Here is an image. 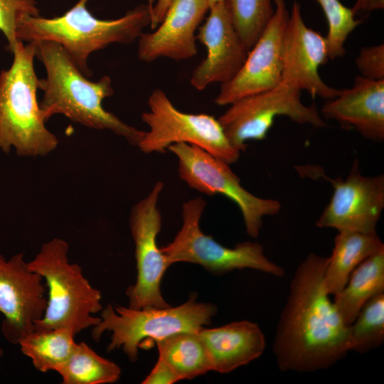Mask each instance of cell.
Masks as SVG:
<instances>
[{
	"instance_id": "obj_1",
	"label": "cell",
	"mask_w": 384,
	"mask_h": 384,
	"mask_svg": "<svg viewBox=\"0 0 384 384\" xmlns=\"http://www.w3.org/2000/svg\"><path fill=\"white\" fill-rule=\"evenodd\" d=\"M328 259L311 252L295 270L272 344L281 371L326 369L351 351L349 326L324 287Z\"/></svg>"
},
{
	"instance_id": "obj_2",
	"label": "cell",
	"mask_w": 384,
	"mask_h": 384,
	"mask_svg": "<svg viewBox=\"0 0 384 384\" xmlns=\"http://www.w3.org/2000/svg\"><path fill=\"white\" fill-rule=\"evenodd\" d=\"M34 43L36 58L46 73L45 78L39 79V89L43 91L39 107L46 122L54 114H63L85 127L110 130L129 144L138 145L145 132L126 124L103 108L104 99L114 94L109 76L90 81L59 43L50 41Z\"/></svg>"
},
{
	"instance_id": "obj_3",
	"label": "cell",
	"mask_w": 384,
	"mask_h": 384,
	"mask_svg": "<svg viewBox=\"0 0 384 384\" xmlns=\"http://www.w3.org/2000/svg\"><path fill=\"white\" fill-rule=\"evenodd\" d=\"M90 0H78L63 15L51 18L26 16L19 21L16 37L22 42L50 41L59 43L87 78L90 55L113 43L129 44L139 38L151 23L149 5L140 4L116 19H100L86 6Z\"/></svg>"
},
{
	"instance_id": "obj_4",
	"label": "cell",
	"mask_w": 384,
	"mask_h": 384,
	"mask_svg": "<svg viewBox=\"0 0 384 384\" xmlns=\"http://www.w3.org/2000/svg\"><path fill=\"white\" fill-rule=\"evenodd\" d=\"M11 53V66L0 73V149L9 153L14 148L21 156H45L58 139L46 127L37 101L36 44L18 41Z\"/></svg>"
},
{
	"instance_id": "obj_5",
	"label": "cell",
	"mask_w": 384,
	"mask_h": 384,
	"mask_svg": "<svg viewBox=\"0 0 384 384\" xmlns=\"http://www.w3.org/2000/svg\"><path fill=\"white\" fill-rule=\"evenodd\" d=\"M68 252L66 241L55 238L28 262L48 288L46 311L34 330L65 329L75 335L100 321L93 314L102 309L101 292L90 284L78 264L69 262Z\"/></svg>"
},
{
	"instance_id": "obj_6",
	"label": "cell",
	"mask_w": 384,
	"mask_h": 384,
	"mask_svg": "<svg viewBox=\"0 0 384 384\" xmlns=\"http://www.w3.org/2000/svg\"><path fill=\"white\" fill-rule=\"evenodd\" d=\"M192 295L177 306L134 309L107 305L102 308L100 322L92 327V338L99 341L105 331L112 333L107 351L122 349L134 362L139 348H146L149 341L154 343L181 331H198L210 324L217 307L210 303L197 302Z\"/></svg>"
},
{
	"instance_id": "obj_7",
	"label": "cell",
	"mask_w": 384,
	"mask_h": 384,
	"mask_svg": "<svg viewBox=\"0 0 384 384\" xmlns=\"http://www.w3.org/2000/svg\"><path fill=\"white\" fill-rule=\"evenodd\" d=\"M206 206V202L201 197L183 204L180 230L171 242L160 247L171 265L197 264L215 274L242 269H252L277 277L285 274L282 267L266 257L260 243L246 241L228 247L206 235L200 227Z\"/></svg>"
},
{
	"instance_id": "obj_8",
	"label": "cell",
	"mask_w": 384,
	"mask_h": 384,
	"mask_svg": "<svg viewBox=\"0 0 384 384\" xmlns=\"http://www.w3.org/2000/svg\"><path fill=\"white\" fill-rule=\"evenodd\" d=\"M149 111L142 120L149 130L137 146L145 153H164L178 143L195 145L228 164L236 162L240 151L225 136L218 119L207 114L178 110L164 90L154 89L148 99Z\"/></svg>"
},
{
	"instance_id": "obj_9",
	"label": "cell",
	"mask_w": 384,
	"mask_h": 384,
	"mask_svg": "<svg viewBox=\"0 0 384 384\" xmlns=\"http://www.w3.org/2000/svg\"><path fill=\"white\" fill-rule=\"evenodd\" d=\"M279 116L316 128L326 126L316 105H304L301 90L282 80L270 90L231 103L218 121L230 144L241 152L247 149V141L265 139Z\"/></svg>"
},
{
	"instance_id": "obj_10",
	"label": "cell",
	"mask_w": 384,
	"mask_h": 384,
	"mask_svg": "<svg viewBox=\"0 0 384 384\" xmlns=\"http://www.w3.org/2000/svg\"><path fill=\"white\" fill-rule=\"evenodd\" d=\"M167 150L176 156L179 177L190 188L208 196L221 194L238 206L250 237L259 235L264 217L279 212L277 200L260 198L247 191L229 164L201 148L178 143Z\"/></svg>"
},
{
	"instance_id": "obj_11",
	"label": "cell",
	"mask_w": 384,
	"mask_h": 384,
	"mask_svg": "<svg viewBox=\"0 0 384 384\" xmlns=\"http://www.w3.org/2000/svg\"><path fill=\"white\" fill-rule=\"evenodd\" d=\"M164 187L163 182H156L148 195L137 203L130 212L129 223L134 242L137 272L135 283L126 291L128 306L131 308L171 306L162 296L161 282L171 265L157 243L162 223L158 201Z\"/></svg>"
},
{
	"instance_id": "obj_12",
	"label": "cell",
	"mask_w": 384,
	"mask_h": 384,
	"mask_svg": "<svg viewBox=\"0 0 384 384\" xmlns=\"http://www.w3.org/2000/svg\"><path fill=\"white\" fill-rule=\"evenodd\" d=\"M274 14L264 31L249 50L238 74L221 84L215 98L224 106L249 95L270 90L282 82V46L289 12L284 0H273Z\"/></svg>"
},
{
	"instance_id": "obj_13",
	"label": "cell",
	"mask_w": 384,
	"mask_h": 384,
	"mask_svg": "<svg viewBox=\"0 0 384 384\" xmlns=\"http://www.w3.org/2000/svg\"><path fill=\"white\" fill-rule=\"evenodd\" d=\"M330 181L334 192L316 225L338 231L375 233L384 208V176H363L355 160L345 179Z\"/></svg>"
},
{
	"instance_id": "obj_14",
	"label": "cell",
	"mask_w": 384,
	"mask_h": 384,
	"mask_svg": "<svg viewBox=\"0 0 384 384\" xmlns=\"http://www.w3.org/2000/svg\"><path fill=\"white\" fill-rule=\"evenodd\" d=\"M42 281V277L29 268L22 252L9 260L0 254L1 332L9 342L18 344L43 316L47 299Z\"/></svg>"
},
{
	"instance_id": "obj_15",
	"label": "cell",
	"mask_w": 384,
	"mask_h": 384,
	"mask_svg": "<svg viewBox=\"0 0 384 384\" xmlns=\"http://www.w3.org/2000/svg\"><path fill=\"white\" fill-rule=\"evenodd\" d=\"M328 60L326 36L305 24L300 5L294 1L283 39L282 80L307 92L312 98L331 100L340 90L328 85L319 73Z\"/></svg>"
},
{
	"instance_id": "obj_16",
	"label": "cell",
	"mask_w": 384,
	"mask_h": 384,
	"mask_svg": "<svg viewBox=\"0 0 384 384\" xmlns=\"http://www.w3.org/2000/svg\"><path fill=\"white\" fill-rule=\"evenodd\" d=\"M209 16L199 28L196 40L207 55L193 70L191 85L203 90L215 82L231 80L243 65L248 51L238 34L223 0L209 8Z\"/></svg>"
},
{
	"instance_id": "obj_17",
	"label": "cell",
	"mask_w": 384,
	"mask_h": 384,
	"mask_svg": "<svg viewBox=\"0 0 384 384\" xmlns=\"http://www.w3.org/2000/svg\"><path fill=\"white\" fill-rule=\"evenodd\" d=\"M209 8L206 0H173L157 29L139 37V59L150 63L161 57L174 60L194 57L195 32Z\"/></svg>"
},
{
	"instance_id": "obj_18",
	"label": "cell",
	"mask_w": 384,
	"mask_h": 384,
	"mask_svg": "<svg viewBox=\"0 0 384 384\" xmlns=\"http://www.w3.org/2000/svg\"><path fill=\"white\" fill-rule=\"evenodd\" d=\"M326 119L353 127L366 139H384V80L356 76L351 87L340 90L321 107Z\"/></svg>"
},
{
	"instance_id": "obj_19",
	"label": "cell",
	"mask_w": 384,
	"mask_h": 384,
	"mask_svg": "<svg viewBox=\"0 0 384 384\" xmlns=\"http://www.w3.org/2000/svg\"><path fill=\"white\" fill-rule=\"evenodd\" d=\"M198 334L204 343L213 371L228 373L260 357L266 343L259 326L250 321L220 327H203Z\"/></svg>"
},
{
	"instance_id": "obj_20",
	"label": "cell",
	"mask_w": 384,
	"mask_h": 384,
	"mask_svg": "<svg viewBox=\"0 0 384 384\" xmlns=\"http://www.w3.org/2000/svg\"><path fill=\"white\" fill-rule=\"evenodd\" d=\"M383 250L384 244L376 232L338 231L324 272L323 282L326 292L329 295L338 294L362 262Z\"/></svg>"
},
{
	"instance_id": "obj_21",
	"label": "cell",
	"mask_w": 384,
	"mask_h": 384,
	"mask_svg": "<svg viewBox=\"0 0 384 384\" xmlns=\"http://www.w3.org/2000/svg\"><path fill=\"white\" fill-rule=\"evenodd\" d=\"M384 293V250L362 262L351 273L333 303L349 326L363 306L372 297Z\"/></svg>"
},
{
	"instance_id": "obj_22",
	"label": "cell",
	"mask_w": 384,
	"mask_h": 384,
	"mask_svg": "<svg viewBox=\"0 0 384 384\" xmlns=\"http://www.w3.org/2000/svg\"><path fill=\"white\" fill-rule=\"evenodd\" d=\"M159 357L179 380H191L213 370L208 350L198 331H181L156 341Z\"/></svg>"
},
{
	"instance_id": "obj_23",
	"label": "cell",
	"mask_w": 384,
	"mask_h": 384,
	"mask_svg": "<svg viewBox=\"0 0 384 384\" xmlns=\"http://www.w3.org/2000/svg\"><path fill=\"white\" fill-rule=\"evenodd\" d=\"M75 334L65 329L33 330L18 344L37 370L58 372L68 361L76 343Z\"/></svg>"
},
{
	"instance_id": "obj_24",
	"label": "cell",
	"mask_w": 384,
	"mask_h": 384,
	"mask_svg": "<svg viewBox=\"0 0 384 384\" xmlns=\"http://www.w3.org/2000/svg\"><path fill=\"white\" fill-rule=\"evenodd\" d=\"M57 373L63 384H106L119 379L121 368L82 341L76 343L68 361Z\"/></svg>"
},
{
	"instance_id": "obj_25",
	"label": "cell",
	"mask_w": 384,
	"mask_h": 384,
	"mask_svg": "<svg viewBox=\"0 0 384 384\" xmlns=\"http://www.w3.org/2000/svg\"><path fill=\"white\" fill-rule=\"evenodd\" d=\"M233 26L249 50L271 19L274 6L272 0H223Z\"/></svg>"
},
{
	"instance_id": "obj_26",
	"label": "cell",
	"mask_w": 384,
	"mask_h": 384,
	"mask_svg": "<svg viewBox=\"0 0 384 384\" xmlns=\"http://www.w3.org/2000/svg\"><path fill=\"white\" fill-rule=\"evenodd\" d=\"M351 351L366 353L384 341V293L370 299L349 325Z\"/></svg>"
},
{
	"instance_id": "obj_27",
	"label": "cell",
	"mask_w": 384,
	"mask_h": 384,
	"mask_svg": "<svg viewBox=\"0 0 384 384\" xmlns=\"http://www.w3.org/2000/svg\"><path fill=\"white\" fill-rule=\"evenodd\" d=\"M321 6L328 23L326 36L329 59L334 60L344 55V44L348 36L361 23L352 9L345 6L339 0H316Z\"/></svg>"
},
{
	"instance_id": "obj_28",
	"label": "cell",
	"mask_w": 384,
	"mask_h": 384,
	"mask_svg": "<svg viewBox=\"0 0 384 384\" xmlns=\"http://www.w3.org/2000/svg\"><path fill=\"white\" fill-rule=\"evenodd\" d=\"M36 0H0V31L7 41L10 52L18 41L16 29L21 19L26 16H40Z\"/></svg>"
},
{
	"instance_id": "obj_29",
	"label": "cell",
	"mask_w": 384,
	"mask_h": 384,
	"mask_svg": "<svg viewBox=\"0 0 384 384\" xmlns=\"http://www.w3.org/2000/svg\"><path fill=\"white\" fill-rule=\"evenodd\" d=\"M356 65L362 77L373 80H384V44L362 48L356 58Z\"/></svg>"
},
{
	"instance_id": "obj_30",
	"label": "cell",
	"mask_w": 384,
	"mask_h": 384,
	"mask_svg": "<svg viewBox=\"0 0 384 384\" xmlns=\"http://www.w3.org/2000/svg\"><path fill=\"white\" fill-rule=\"evenodd\" d=\"M179 381L171 368L159 357L149 373L142 381L143 384H172Z\"/></svg>"
},
{
	"instance_id": "obj_31",
	"label": "cell",
	"mask_w": 384,
	"mask_h": 384,
	"mask_svg": "<svg viewBox=\"0 0 384 384\" xmlns=\"http://www.w3.org/2000/svg\"><path fill=\"white\" fill-rule=\"evenodd\" d=\"M173 0H156L151 12L150 26L155 29L162 21Z\"/></svg>"
},
{
	"instance_id": "obj_32",
	"label": "cell",
	"mask_w": 384,
	"mask_h": 384,
	"mask_svg": "<svg viewBox=\"0 0 384 384\" xmlns=\"http://www.w3.org/2000/svg\"><path fill=\"white\" fill-rule=\"evenodd\" d=\"M384 8V0H356L352 10L356 16L361 13H368Z\"/></svg>"
},
{
	"instance_id": "obj_33",
	"label": "cell",
	"mask_w": 384,
	"mask_h": 384,
	"mask_svg": "<svg viewBox=\"0 0 384 384\" xmlns=\"http://www.w3.org/2000/svg\"><path fill=\"white\" fill-rule=\"evenodd\" d=\"M206 1L208 3L209 6H211L212 5L222 0H206Z\"/></svg>"
},
{
	"instance_id": "obj_34",
	"label": "cell",
	"mask_w": 384,
	"mask_h": 384,
	"mask_svg": "<svg viewBox=\"0 0 384 384\" xmlns=\"http://www.w3.org/2000/svg\"><path fill=\"white\" fill-rule=\"evenodd\" d=\"M147 4L149 5L150 9H151H151L153 8V6L154 4V0H148V3Z\"/></svg>"
},
{
	"instance_id": "obj_35",
	"label": "cell",
	"mask_w": 384,
	"mask_h": 384,
	"mask_svg": "<svg viewBox=\"0 0 384 384\" xmlns=\"http://www.w3.org/2000/svg\"><path fill=\"white\" fill-rule=\"evenodd\" d=\"M3 355V350L0 348V357Z\"/></svg>"
}]
</instances>
